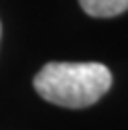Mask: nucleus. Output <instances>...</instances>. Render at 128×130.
<instances>
[{"instance_id": "nucleus-1", "label": "nucleus", "mask_w": 128, "mask_h": 130, "mask_svg": "<svg viewBox=\"0 0 128 130\" xmlns=\"http://www.w3.org/2000/svg\"><path fill=\"white\" fill-rule=\"evenodd\" d=\"M33 85L37 93L63 108H87L95 104L112 85V73L106 65L51 61L35 75Z\"/></svg>"}, {"instance_id": "nucleus-2", "label": "nucleus", "mask_w": 128, "mask_h": 130, "mask_svg": "<svg viewBox=\"0 0 128 130\" xmlns=\"http://www.w3.org/2000/svg\"><path fill=\"white\" fill-rule=\"evenodd\" d=\"M85 14L95 18H112L128 10V0H79Z\"/></svg>"}]
</instances>
